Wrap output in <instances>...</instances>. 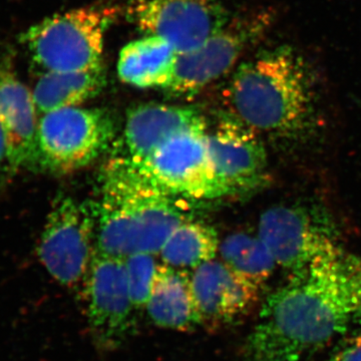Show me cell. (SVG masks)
Returning <instances> with one entry per match:
<instances>
[{
    "label": "cell",
    "instance_id": "cell-1",
    "mask_svg": "<svg viewBox=\"0 0 361 361\" xmlns=\"http://www.w3.org/2000/svg\"><path fill=\"white\" fill-rule=\"evenodd\" d=\"M361 322V257L346 250L292 272L261 310L248 361H300Z\"/></svg>",
    "mask_w": 361,
    "mask_h": 361
},
{
    "label": "cell",
    "instance_id": "cell-2",
    "mask_svg": "<svg viewBox=\"0 0 361 361\" xmlns=\"http://www.w3.org/2000/svg\"><path fill=\"white\" fill-rule=\"evenodd\" d=\"M225 99L228 114L259 134L297 140L315 127L317 73L293 45H274L237 66L226 87Z\"/></svg>",
    "mask_w": 361,
    "mask_h": 361
},
{
    "label": "cell",
    "instance_id": "cell-3",
    "mask_svg": "<svg viewBox=\"0 0 361 361\" xmlns=\"http://www.w3.org/2000/svg\"><path fill=\"white\" fill-rule=\"evenodd\" d=\"M96 209V248L125 259L137 252L160 254L170 235L187 218L176 197L145 180L129 161L116 157L102 175Z\"/></svg>",
    "mask_w": 361,
    "mask_h": 361
},
{
    "label": "cell",
    "instance_id": "cell-4",
    "mask_svg": "<svg viewBox=\"0 0 361 361\" xmlns=\"http://www.w3.org/2000/svg\"><path fill=\"white\" fill-rule=\"evenodd\" d=\"M114 18L104 7L71 9L32 26L21 40L42 73L94 70L104 65V33Z\"/></svg>",
    "mask_w": 361,
    "mask_h": 361
},
{
    "label": "cell",
    "instance_id": "cell-5",
    "mask_svg": "<svg viewBox=\"0 0 361 361\" xmlns=\"http://www.w3.org/2000/svg\"><path fill=\"white\" fill-rule=\"evenodd\" d=\"M115 135L113 116L103 109L49 111L37 123L35 165L61 174L80 170L103 155Z\"/></svg>",
    "mask_w": 361,
    "mask_h": 361
},
{
    "label": "cell",
    "instance_id": "cell-6",
    "mask_svg": "<svg viewBox=\"0 0 361 361\" xmlns=\"http://www.w3.org/2000/svg\"><path fill=\"white\" fill-rule=\"evenodd\" d=\"M275 20L273 9H262L230 21L200 47L177 52L170 80L163 90L175 96L200 92L231 71L242 54L265 37Z\"/></svg>",
    "mask_w": 361,
    "mask_h": 361
},
{
    "label": "cell",
    "instance_id": "cell-7",
    "mask_svg": "<svg viewBox=\"0 0 361 361\" xmlns=\"http://www.w3.org/2000/svg\"><path fill=\"white\" fill-rule=\"evenodd\" d=\"M94 204L70 196L54 202L37 253L42 264L59 284L77 288L85 283L96 248Z\"/></svg>",
    "mask_w": 361,
    "mask_h": 361
},
{
    "label": "cell",
    "instance_id": "cell-8",
    "mask_svg": "<svg viewBox=\"0 0 361 361\" xmlns=\"http://www.w3.org/2000/svg\"><path fill=\"white\" fill-rule=\"evenodd\" d=\"M258 237L291 273L343 250L329 218L303 205L271 207L261 215Z\"/></svg>",
    "mask_w": 361,
    "mask_h": 361
},
{
    "label": "cell",
    "instance_id": "cell-9",
    "mask_svg": "<svg viewBox=\"0 0 361 361\" xmlns=\"http://www.w3.org/2000/svg\"><path fill=\"white\" fill-rule=\"evenodd\" d=\"M206 133H183L141 161H126L170 196L201 201L225 198L227 194L216 177L207 149Z\"/></svg>",
    "mask_w": 361,
    "mask_h": 361
},
{
    "label": "cell",
    "instance_id": "cell-10",
    "mask_svg": "<svg viewBox=\"0 0 361 361\" xmlns=\"http://www.w3.org/2000/svg\"><path fill=\"white\" fill-rule=\"evenodd\" d=\"M130 16L146 35L192 51L230 23L223 0H132Z\"/></svg>",
    "mask_w": 361,
    "mask_h": 361
},
{
    "label": "cell",
    "instance_id": "cell-11",
    "mask_svg": "<svg viewBox=\"0 0 361 361\" xmlns=\"http://www.w3.org/2000/svg\"><path fill=\"white\" fill-rule=\"evenodd\" d=\"M87 323L97 348L114 350L134 329L125 260L94 251L85 281Z\"/></svg>",
    "mask_w": 361,
    "mask_h": 361
},
{
    "label": "cell",
    "instance_id": "cell-12",
    "mask_svg": "<svg viewBox=\"0 0 361 361\" xmlns=\"http://www.w3.org/2000/svg\"><path fill=\"white\" fill-rule=\"evenodd\" d=\"M206 145L216 177L227 196L256 191L268 179L267 153L257 130L230 114L206 133Z\"/></svg>",
    "mask_w": 361,
    "mask_h": 361
},
{
    "label": "cell",
    "instance_id": "cell-13",
    "mask_svg": "<svg viewBox=\"0 0 361 361\" xmlns=\"http://www.w3.org/2000/svg\"><path fill=\"white\" fill-rule=\"evenodd\" d=\"M192 292L201 325L219 329L241 319L257 303L260 286L216 259L193 270Z\"/></svg>",
    "mask_w": 361,
    "mask_h": 361
},
{
    "label": "cell",
    "instance_id": "cell-14",
    "mask_svg": "<svg viewBox=\"0 0 361 361\" xmlns=\"http://www.w3.org/2000/svg\"><path fill=\"white\" fill-rule=\"evenodd\" d=\"M207 130L205 116L193 106L144 104L128 111L118 158L137 163L183 133Z\"/></svg>",
    "mask_w": 361,
    "mask_h": 361
},
{
    "label": "cell",
    "instance_id": "cell-15",
    "mask_svg": "<svg viewBox=\"0 0 361 361\" xmlns=\"http://www.w3.org/2000/svg\"><path fill=\"white\" fill-rule=\"evenodd\" d=\"M37 108L32 92L16 77L11 63L0 61V120L6 129L13 174L35 165Z\"/></svg>",
    "mask_w": 361,
    "mask_h": 361
},
{
    "label": "cell",
    "instance_id": "cell-16",
    "mask_svg": "<svg viewBox=\"0 0 361 361\" xmlns=\"http://www.w3.org/2000/svg\"><path fill=\"white\" fill-rule=\"evenodd\" d=\"M146 308L152 322L161 329L190 331L201 326L191 280L184 270L159 265Z\"/></svg>",
    "mask_w": 361,
    "mask_h": 361
},
{
    "label": "cell",
    "instance_id": "cell-17",
    "mask_svg": "<svg viewBox=\"0 0 361 361\" xmlns=\"http://www.w3.org/2000/svg\"><path fill=\"white\" fill-rule=\"evenodd\" d=\"M177 51L167 40L146 35L125 45L118 61V77L126 84L163 90L170 80Z\"/></svg>",
    "mask_w": 361,
    "mask_h": 361
},
{
    "label": "cell",
    "instance_id": "cell-18",
    "mask_svg": "<svg viewBox=\"0 0 361 361\" xmlns=\"http://www.w3.org/2000/svg\"><path fill=\"white\" fill-rule=\"evenodd\" d=\"M104 66L80 71H51L40 75L32 97L37 113L73 108L94 99L106 85Z\"/></svg>",
    "mask_w": 361,
    "mask_h": 361
},
{
    "label": "cell",
    "instance_id": "cell-19",
    "mask_svg": "<svg viewBox=\"0 0 361 361\" xmlns=\"http://www.w3.org/2000/svg\"><path fill=\"white\" fill-rule=\"evenodd\" d=\"M220 244L215 228L189 219L176 228L160 255L164 264L176 269L194 270L215 259Z\"/></svg>",
    "mask_w": 361,
    "mask_h": 361
},
{
    "label": "cell",
    "instance_id": "cell-20",
    "mask_svg": "<svg viewBox=\"0 0 361 361\" xmlns=\"http://www.w3.org/2000/svg\"><path fill=\"white\" fill-rule=\"evenodd\" d=\"M223 262L252 283L261 286L277 267L272 254L259 237L246 233L230 235L220 244Z\"/></svg>",
    "mask_w": 361,
    "mask_h": 361
},
{
    "label": "cell",
    "instance_id": "cell-21",
    "mask_svg": "<svg viewBox=\"0 0 361 361\" xmlns=\"http://www.w3.org/2000/svg\"><path fill=\"white\" fill-rule=\"evenodd\" d=\"M135 310L146 307L158 270L154 254L137 252L123 259Z\"/></svg>",
    "mask_w": 361,
    "mask_h": 361
},
{
    "label": "cell",
    "instance_id": "cell-22",
    "mask_svg": "<svg viewBox=\"0 0 361 361\" xmlns=\"http://www.w3.org/2000/svg\"><path fill=\"white\" fill-rule=\"evenodd\" d=\"M329 361H361V334L342 342Z\"/></svg>",
    "mask_w": 361,
    "mask_h": 361
},
{
    "label": "cell",
    "instance_id": "cell-23",
    "mask_svg": "<svg viewBox=\"0 0 361 361\" xmlns=\"http://www.w3.org/2000/svg\"><path fill=\"white\" fill-rule=\"evenodd\" d=\"M13 175V168H11L8 140H7L4 123L0 120V182L6 180L7 177H11Z\"/></svg>",
    "mask_w": 361,
    "mask_h": 361
}]
</instances>
